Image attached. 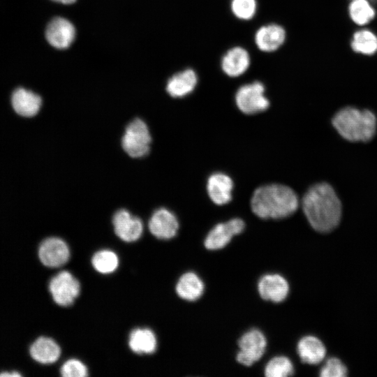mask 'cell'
<instances>
[{
    "instance_id": "44dd1931",
    "label": "cell",
    "mask_w": 377,
    "mask_h": 377,
    "mask_svg": "<svg viewBox=\"0 0 377 377\" xmlns=\"http://www.w3.org/2000/svg\"><path fill=\"white\" fill-rule=\"evenodd\" d=\"M176 291L182 299L195 301L203 294L204 283L195 273L188 272L179 279L176 285Z\"/></svg>"
},
{
    "instance_id": "cb8c5ba5",
    "label": "cell",
    "mask_w": 377,
    "mask_h": 377,
    "mask_svg": "<svg viewBox=\"0 0 377 377\" xmlns=\"http://www.w3.org/2000/svg\"><path fill=\"white\" fill-rule=\"evenodd\" d=\"M369 0H351L348 13L351 20L358 25H365L376 15V11Z\"/></svg>"
},
{
    "instance_id": "ffe728a7",
    "label": "cell",
    "mask_w": 377,
    "mask_h": 377,
    "mask_svg": "<svg viewBox=\"0 0 377 377\" xmlns=\"http://www.w3.org/2000/svg\"><path fill=\"white\" fill-rule=\"evenodd\" d=\"M297 350L301 360L309 364L320 363L326 355L324 344L319 339L313 336L302 338L298 342Z\"/></svg>"
},
{
    "instance_id": "30bf717a",
    "label": "cell",
    "mask_w": 377,
    "mask_h": 377,
    "mask_svg": "<svg viewBox=\"0 0 377 377\" xmlns=\"http://www.w3.org/2000/svg\"><path fill=\"white\" fill-rule=\"evenodd\" d=\"M286 40V31L276 23H269L260 27L254 34L257 48L266 53L278 50Z\"/></svg>"
},
{
    "instance_id": "d6986e66",
    "label": "cell",
    "mask_w": 377,
    "mask_h": 377,
    "mask_svg": "<svg viewBox=\"0 0 377 377\" xmlns=\"http://www.w3.org/2000/svg\"><path fill=\"white\" fill-rule=\"evenodd\" d=\"M29 353L36 362L47 364L55 362L61 355V348L52 339L40 337L31 345Z\"/></svg>"
},
{
    "instance_id": "52a82bcc",
    "label": "cell",
    "mask_w": 377,
    "mask_h": 377,
    "mask_svg": "<svg viewBox=\"0 0 377 377\" xmlns=\"http://www.w3.org/2000/svg\"><path fill=\"white\" fill-rule=\"evenodd\" d=\"M238 345L239 350L237 354V360L243 365L251 366L265 353L267 341L261 331L252 329L240 337Z\"/></svg>"
},
{
    "instance_id": "4316f807",
    "label": "cell",
    "mask_w": 377,
    "mask_h": 377,
    "mask_svg": "<svg viewBox=\"0 0 377 377\" xmlns=\"http://www.w3.org/2000/svg\"><path fill=\"white\" fill-rule=\"evenodd\" d=\"M230 5L232 15L243 21L252 20L258 9L257 0H231Z\"/></svg>"
},
{
    "instance_id": "6da1fadb",
    "label": "cell",
    "mask_w": 377,
    "mask_h": 377,
    "mask_svg": "<svg viewBox=\"0 0 377 377\" xmlns=\"http://www.w3.org/2000/svg\"><path fill=\"white\" fill-rule=\"evenodd\" d=\"M302 209L311 227L328 232L339 223L341 205L335 191L326 183L311 186L302 198Z\"/></svg>"
},
{
    "instance_id": "d4e9b609",
    "label": "cell",
    "mask_w": 377,
    "mask_h": 377,
    "mask_svg": "<svg viewBox=\"0 0 377 377\" xmlns=\"http://www.w3.org/2000/svg\"><path fill=\"white\" fill-rule=\"evenodd\" d=\"M91 263L97 272L101 274H110L117 268L119 258L112 251L104 249L94 253Z\"/></svg>"
},
{
    "instance_id": "7c38bea8",
    "label": "cell",
    "mask_w": 377,
    "mask_h": 377,
    "mask_svg": "<svg viewBox=\"0 0 377 377\" xmlns=\"http://www.w3.org/2000/svg\"><path fill=\"white\" fill-rule=\"evenodd\" d=\"M149 229L156 238L170 239L176 235L179 223L172 212L165 208H159L150 217Z\"/></svg>"
},
{
    "instance_id": "1f68e13d",
    "label": "cell",
    "mask_w": 377,
    "mask_h": 377,
    "mask_svg": "<svg viewBox=\"0 0 377 377\" xmlns=\"http://www.w3.org/2000/svg\"><path fill=\"white\" fill-rule=\"evenodd\" d=\"M371 3H377V0H369Z\"/></svg>"
},
{
    "instance_id": "e0dca14e",
    "label": "cell",
    "mask_w": 377,
    "mask_h": 377,
    "mask_svg": "<svg viewBox=\"0 0 377 377\" xmlns=\"http://www.w3.org/2000/svg\"><path fill=\"white\" fill-rule=\"evenodd\" d=\"M198 77L192 68H186L173 75L168 81L167 92L174 98H182L191 94L197 86Z\"/></svg>"
},
{
    "instance_id": "484cf974",
    "label": "cell",
    "mask_w": 377,
    "mask_h": 377,
    "mask_svg": "<svg viewBox=\"0 0 377 377\" xmlns=\"http://www.w3.org/2000/svg\"><path fill=\"white\" fill-rule=\"evenodd\" d=\"M264 371L267 377H286L293 374L294 367L287 357L276 356L267 362Z\"/></svg>"
},
{
    "instance_id": "83f0119b",
    "label": "cell",
    "mask_w": 377,
    "mask_h": 377,
    "mask_svg": "<svg viewBox=\"0 0 377 377\" xmlns=\"http://www.w3.org/2000/svg\"><path fill=\"white\" fill-rule=\"evenodd\" d=\"M347 374V368L337 357L327 359L320 371V376L322 377H345Z\"/></svg>"
},
{
    "instance_id": "3957f363",
    "label": "cell",
    "mask_w": 377,
    "mask_h": 377,
    "mask_svg": "<svg viewBox=\"0 0 377 377\" xmlns=\"http://www.w3.org/2000/svg\"><path fill=\"white\" fill-rule=\"evenodd\" d=\"M332 124L343 138L353 142L369 141L376 130V118L373 112L353 107L339 110L333 117Z\"/></svg>"
},
{
    "instance_id": "8992f818",
    "label": "cell",
    "mask_w": 377,
    "mask_h": 377,
    "mask_svg": "<svg viewBox=\"0 0 377 377\" xmlns=\"http://www.w3.org/2000/svg\"><path fill=\"white\" fill-rule=\"evenodd\" d=\"M49 290L59 305H71L80 292L78 280L69 272L62 271L54 276L49 283Z\"/></svg>"
},
{
    "instance_id": "4dcf8cb0",
    "label": "cell",
    "mask_w": 377,
    "mask_h": 377,
    "mask_svg": "<svg viewBox=\"0 0 377 377\" xmlns=\"http://www.w3.org/2000/svg\"><path fill=\"white\" fill-rule=\"evenodd\" d=\"M54 1L60 2L64 4H71L74 3L76 0H52Z\"/></svg>"
},
{
    "instance_id": "603a6c76",
    "label": "cell",
    "mask_w": 377,
    "mask_h": 377,
    "mask_svg": "<svg viewBox=\"0 0 377 377\" xmlns=\"http://www.w3.org/2000/svg\"><path fill=\"white\" fill-rule=\"evenodd\" d=\"M350 46L355 52L364 55H372L377 52V36L369 29L355 31Z\"/></svg>"
},
{
    "instance_id": "277c9868",
    "label": "cell",
    "mask_w": 377,
    "mask_h": 377,
    "mask_svg": "<svg viewBox=\"0 0 377 377\" xmlns=\"http://www.w3.org/2000/svg\"><path fill=\"white\" fill-rule=\"evenodd\" d=\"M151 137L146 123L135 118L126 127L121 139V146L131 157L140 158L147 155L150 149Z\"/></svg>"
},
{
    "instance_id": "9c48e42d",
    "label": "cell",
    "mask_w": 377,
    "mask_h": 377,
    "mask_svg": "<svg viewBox=\"0 0 377 377\" xmlns=\"http://www.w3.org/2000/svg\"><path fill=\"white\" fill-rule=\"evenodd\" d=\"M244 227V221L238 218L219 223L209 232L205 240V246L209 250L223 249L233 236L241 233Z\"/></svg>"
},
{
    "instance_id": "f1b7e54d",
    "label": "cell",
    "mask_w": 377,
    "mask_h": 377,
    "mask_svg": "<svg viewBox=\"0 0 377 377\" xmlns=\"http://www.w3.org/2000/svg\"><path fill=\"white\" fill-rule=\"evenodd\" d=\"M60 372L64 377H85L88 376L87 367L80 360L71 359L64 363Z\"/></svg>"
},
{
    "instance_id": "8fae6325",
    "label": "cell",
    "mask_w": 377,
    "mask_h": 377,
    "mask_svg": "<svg viewBox=\"0 0 377 377\" xmlns=\"http://www.w3.org/2000/svg\"><path fill=\"white\" fill-rule=\"evenodd\" d=\"M112 224L115 234L126 242L138 240L142 234L143 225L141 220L124 209L115 212Z\"/></svg>"
},
{
    "instance_id": "4fadbf2b",
    "label": "cell",
    "mask_w": 377,
    "mask_h": 377,
    "mask_svg": "<svg viewBox=\"0 0 377 377\" xmlns=\"http://www.w3.org/2000/svg\"><path fill=\"white\" fill-rule=\"evenodd\" d=\"M75 36V29L71 22L63 17L52 19L47 26L45 37L48 43L58 49L70 46Z\"/></svg>"
},
{
    "instance_id": "ba28073f",
    "label": "cell",
    "mask_w": 377,
    "mask_h": 377,
    "mask_svg": "<svg viewBox=\"0 0 377 377\" xmlns=\"http://www.w3.org/2000/svg\"><path fill=\"white\" fill-rule=\"evenodd\" d=\"M38 258L46 267H59L69 260V248L63 239L56 237H48L39 246Z\"/></svg>"
},
{
    "instance_id": "7a4b0ae2",
    "label": "cell",
    "mask_w": 377,
    "mask_h": 377,
    "mask_svg": "<svg viewBox=\"0 0 377 377\" xmlns=\"http://www.w3.org/2000/svg\"><path fill=\"white\" fill-rule=\"evenodd\" d=\"M296 193L287 186L278 184L258 188L251 200L253 212L264 219H279L293 214L298 207Z\"/></svg>"
},
{
    "instance_id": "9a60e30c",
    "label": "cell",
    "mask_w": 377,
    "mask_h": 377,
    "mask_svg": "<svg viewBox=\"0 0 377 377\" xmlns=\"http://www.w3.org/2000/svg\"><path fill=\"white\" fill-rule=\"evenodd\" d=\"M258 290L263 300L278 303L288 296L289 286L283 276L277 274H269L260 278Z\"/></svg>"
},
{
    "instance_id": "ac0fdd59",
    "label": "cell",
    "mask_w": 377,
    "mask_h": 377,
    "mask_svg": "<svg viewBox=\"0 0 377 377\" xmlns=\"http://www.w3.org/2000/svg\"><path fill=\"white\" fill-rule=\"evenodd\" d=\"M232 188V180L223 173H214L207 181L208 195L211 200L219 205H225L231 200Z\"/></svg>"
},
{
    "instance_id": "f546056e",
    "label": "cell",
    "mask_w": 377,
    "mask_h": 377,
    "mask_svg": "<svg viewBox=\"0 0 377 377\" xmlns=\"http://www.w3.org/2000/svg\"><path fill=\"white\" fill-rule=\"evenodd\" d=\"M1 377H19L22 376V374L17 371H3L0 373Z\"/></svg>"
},
{
    "instance_id": "5bb4252c",
    "label": "cell",
    "mask_w": 377,
    "mask_h": 377,
    "mask_svg": "<svg viewBox=\"0 0 377 377\" xmlns=\"http://www.w3.org/2000/svg\"><path fill=\"white\" fill-rule=\"evenodd\" d=\"M250 65V54L246 49L241 46L230 48L221 59L222 71L230 77L242 75L249 68Z\"/></svg>"
},
{
    "instance_id": "5b68a950",
    "label": "cell",
    "mask_w": 377,
    "mask_h": 377,
    "mask_svg": "<svg viewBox=\"0 0 377 377\" xmlns=\"http://www.w3.org/2000/svg\"><path fill=\"white\" fill-rule=\"evenodd\" d=\"M265 88L260 81L241 86L235 94V103L243 113L253 114L266 110L269 101L265 95Z\"/></svg>"
},
{
    "instance_id": "7402d4cb",
    "label": "cell",
    "mask_w": 377,
    "mask_h": 377,
    "mask_svg": "<svg viewBox=\"0 0 377 377\" xmlns=\"http://www.w3.org/2000/svg\"><path fill=\"white\" fill-rule=\"evenodd\" d=\"M128 345L135 353L151 354L156 349V337L148 328H136L130 333Z\"/></svg>"
},
{
    "instance_id": "2e32d148",
    "label": "cell",
    "mask_w": 377,
    "mask_h": 377,
    "mask_svg": "<svg viewBox=\"0 0 377 377\" xmlns=\"http://www.w3.org/2000/svg\"><path fill=\"white\" fill-rule=\"evenodd\" d=\"M11 105L18 115L31 118L36 116L40 111L42 99L37 94L19 87L12 94Z\"/></svg>"
}]
</instances>
